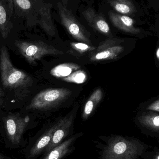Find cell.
I'll return each mask as SVG.
<instances>
[{
  "instance_id": "7c38bea8",
  "label": "cell",
  "mask_w": 159,
  "mask_h": 159,
  "mask_svg": "<svg viewBox=\"0 0 159 159\" xmlns=\"http://www.w3.org/2000/svg\"><path fill=\"white\" fill-rule=\"evenodd\" d=\"M108 14L113 25L119 30L133 34H137L141 32L140 29L134 26L135 21L128 16L116 14L112 11Z\"/></svg>"
},
{
  "instance_id": "603a6c76",
  "label": "cell",
  "mask_w": 159,
  "mask_h": 159,
  "mask_svg": "<svg viewBox=\"0 0 159 159\" xmlns=\"http://www.w3.org/2000/svg\"><path fill=\"white\" fill-rule=\"evenodd\" d=\"M157 58L159 60V48L158 49L157 51Z\"/></svg>"
},
{
  "instance_id": "d4e9b609",
  "label": "cell",
  "mask_w": 159,
  "mask_h": 159,
  "mask_svg": "<svg viewBox=\"0 0 159 159\" xmlns=\"http://www.w3.org/2000/svg\"><path fill=\"white\" fill-rule=\"evenodd\" d=\"M157 159H159V156L158 157Z\"/></svg>"
},
{
  "instance_id": "4fadbf2b",
  "label": "cell",
  "mask_w": 159,
  "mask_h": 159,
  "mask_svg": "<svg viewBox=\"0 0 159 159\" xmlns=\"http://www.w3.org/2000/svg\"><path fill=\"white\" fill-rule=\"evenodd\" d=\"M50 4H45L38 10L40 17L38 23L44 31L50 36H54L56 34L55 27L52 21Z\"/></svg>"
},
{
  "instance_id": "5bb4252c",
  "label": "cell",
  "mask_w": 159,
  "mask_h": 159,
  "mask_svg": "<svg viewBox=\"0 0 159 159\" xmlns=\"http://www.w3.org/2000/svg\"><path fill=\"white\" fill-rule=\"evenodd\" d=\"M57 123H56L53 127L48 129V130L46 131L40 137L30 150L29 157H34L39 155L44 149H46L51 142L53 134L57 128Z\"/></svg>"
},
{
  "instance_id": "ac0fdd59",
  "label": "cell",
  "mask_w": 159,
  "mask_h": 159,
  "mask_svg": "<svg viewBox=\"0 0 159 159\" xmlns=\"http://www.w3.org/2000/svg\"><path fill=\"white\" fill-rule=\"evenodd\" d=\"M14 6L19 13L26 16L32 10V5L30 0H13Z\"/></svg>"
},
{
  "instance_id": "8992f818",
  "label": "cell",
  "mask_w": 159,
  "mask_h": 159,
  "mask_svg": "<svg viewBox=\"0 0 159 159\" xmlns=\"http://www.w3.org/2000/svg\"><path fill=\"white\" fill-rule=\"evenodd\" d=\"M132 154L131 144L120 137L111 138L102 154V159H130Z\"/></svg>"
},
{
  "instance_id": "30bf717a",
  "label": "cell",
  "mask_w": 159,
  "mask_h": 159,
  "mask_svg": "<svg viewBox=\"0 0 159 159\" xmlns=\"http://www.w3.org/2000/svg\"><path fill=\"white\" fill-rule=\"evenodd\" d=\"M74 120V114H70L57 122V126L53 134L50 143L45 150V154L62 143L68 135Z\"/></svg>"
},
{
  "instance_id": "3957f363",
  "label": "cell",
  "mask_w": 159,
  "mask_h": 159,
  "mask_svg": "<svg viewBox=\"0 0 159 159\" xmlns=\"http://www.w3.org/2000/svg\"><path fill=\"white\" fill-rule=\"evenodd\" d=\"M72 92L63 88L50 89L41 91L27 107L28 110H44L53 107L69 98Z\"/></svg>"
},
{
  "instance_id": "277c9868",
  "label": "cell",
  "mask_w": 159,
  "mask_h": 159,
  "mask_svg": "<svg viewBox=\"0 0 159 159\" xmlns=\"http://www.w3.org/2000/svg\"><path fill=\"white\" fill-rule=\"evenodd\" d=\"M58 7L61 23L69 33L76 40L90 44L91 42L87 32L73 14L60 3Z\"/></svg>"
},
{
  "instance_id": "d6986e66",
  "label": "cell",
  "mask_w": 159,
  "mask_h": 159,
  "mask_svg": "<svg viewBox=\"0 0 159 159\" xmlns=\"http://www.w3.org/2000/svg\"><path fill=\"white\" fill-rule=\"evenodd\" d=\"M144 124L154 128H159V114L148 112L145 113L140 117Z\"/></svg>"
},
{
  "instance_id": "52a82bcc",
  "label": "cell",
  "mask_w": 159,
  "mask_h": 159,
  "mask_svg": "<svg viewBox=\"0 0 159 159\" xmlns=\"http://www.w3.org/2000/svg\"><path fill=\"white\" fill-rule=\"evenodd\" d=\"M30 121L29 116L10 115L4 119L5 128L9 141L15 145L20 142L24 131Z\"/></svg>"
},
{
  "instance_id": "44dd1931",
  "label": "cell",
  "mask_w": 159,
  "mask_h": 159,
  "mask_svg": "<svg viewBox=\"0 0 159 159\" xmlns=\"http://www.w3.org/2000/svg\"><path fill=\"white\" fill-rule=\"evenodd\" d=\"M146 109L149 111L159 112V98L150 103Z\"/></svg>"
},
{
  "instance_id": "7a4b0ae2",
  "label": "cell",
  "mask_w": 159,
  "mask_h": 159,
  "mask_svg": "<svg viewBox=\"0 0 159 159\" xmlns=\"http://www.w3.org/2000/svg\"><path fill=\"white\" fill-rule=\"evenodd\" d=\"M20 53L30 64H33L46 55H61L63 51L41 41H18L15 42Z\"/></svg>"
},
{
  "instance_id": "e0dca14e",
  "label": "cell",
  "mask_w": 159,
  "mask_h": 159,
  "mask_svg": "<svg viewBox=\"0 0 159 159\" xmlns=\"http://www.w3.org/2000/svg\"><path fill=\"white\" fill-rule=\"evenodd\" d=\"M109 3L116 11L123 15H132L136 12V7L131 0H110Z\"/></svg>"
},
{
  "instance_id": "2e32d148",
  "label": "cell",
  "mask_w": 159,
  "mask_h": 159,
  "mask_svg": "<svg viewBox=\"0 0 159 159\" xmlns=\"http://www.w3.org/2000/svg\"><path fill=\"white\" fill-rule=\"evenodd\" d=\"M102 91L98 89L93 92L85 104L83 110L82 117L87 119L92 113L97 105L100 103L102 98Z\"/></svg>"
},
{
  "instance_id": "cb8c5ba5",
  "label": "cell",
  "mask_w": 159,
  "mask_h": 159,
  "mask_svg": "<svg viewBox=\"0 0 159 159\" xmlns=\"http://www.w3.org/2000/svg\"><path fill=\"white\" fill-rule=\"evenodd\" d=\"M0 159H4V158L3 157V156H2L1 154H0Z\"/></svg>"
},
{
  "instance_id": "ffe728a7",
  "label": "cell",
  "mask_w": 159,
  "mask_h": 159,
  "mask_svg": "<svg viewBox=\"0 0 159 159\" xmlns=\"http://www.w3.org/2000/svg\"><path fill=\"white\" fill-rule=\"evenodd\" d=\"M70 46L73 49H74L80 54L88 52H93L96 49V48L93 46L84 43H71Z\"/></svg>"
},
{
  "instance_id": "ba28073f",
  "label": "cell",
  "mask_w": 159,
  "mask_h": 159,
  "mask_svg": "<svg viewBox=\"0 0 159 159\" xmlns=\"http://www.w3.org/2000/svg\"><path fill=\"white\" fill-rule=\"evenodd\" d=\"M75 63L60 64L50 71L51 75L69 82L82 83L87 79L86 73Z\"/></svg>"
},
{
  "instance_id": "6da1fadb",
  "label": "cell",
  "mask_w": 159,
  "mask_h": 159,
  "mask_svg": "<svg viewBox=\"0 0 159 159\" xmlns=\"http://www.w3.org/2000/svg\"><path fill=\"white\" fill-rule=\"evenodd\" d=\"M0 74L3 87L16 93L26 90L33 84L30 75L14 67L5 46L0 49Z\"/></svg>"
},
{
  "instance_id": "8fae6325",
  "label": "cell",
  "mask_w": 159,
  "mask_h": 159,
  "mask_svg": "<svg viewBox=\"0 0 159 159\" xmlns=\"http://www.w3.org/2000/svg\"><path fill=\"white\" fill-rule=\"evenodd\" d=\"M82 15L89 25L99 32L107 35H111L109 25L102 15L97 14L91 8L82 12Z\"/></svg>"
},
{
  "instance_id": "7402d4cb",
  "label": "cell",
  "mask_w": 159,
  "mask_h": 159,
  "mask_svg": "<svg viewBox=\"0 0 159 159\" xmlns=\"http://www.w3.org/2000/svg\"><path fill=\"white\" fill-rule=\"evenodd\" d=\"M4 93L2 91V90L1 89L0 87V107L2 104L3 99Z\"/></svg>"
},
{
  "instance_id": "5b68a950",
  "label": "cell",
  "mask_w": 159,
  "mask_h": 159,
  "mask_svg": "<svg viewBox=\"0 0 159 159\" xmlns=\"http://www.w3.org/2000/svg\"><path fill=\"white\" fill-rule=\"evenodd\" d=\"M122 42L120 39L112 38L102 42L91 54L90 60L97 61L117 58L124 50V48L119 45Z\"/></svg>"
},
{
  "instance_id": "9a60e30c",
  "label": "cell",
  "mask_w": 159,
  "mask_h": 159,
  "mask_svg": "<svg viewBox=\"0 0 159 159\" xmlns=\"http://www.w3.org/2000/svg\"><path fill=\"white\" fill-rule=\"evenodd\" d=\"M76 135L62 142L57 146L50 150L43 159H61L70 151V146L76 138Z\"/></svg>"
},
{
  "instance_id": "9c48e42d",
  "label": "cell",
  "mask_w": 159,
  "mask_h": 159,
  "mask_svg": "<svg viewBox=\"0 0 159 159\" xmlns=\"http://www.w3.org/2000/svg\"><path fill=\"white\" fill-rule=\"evenodd\" d=\"M13 0H0V33L4 39L8 37L13 28Z\"/></svg>"
}]
</instances>
